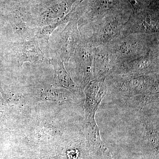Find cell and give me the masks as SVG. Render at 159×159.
Wrapping results in <instances>:
<instances>
[{
	"label": "cell",
	"mask_w": 159,
	"mask_h": 159,
	"mask_svg": "<svg viewBox=\"0 0 159 159\" xmlns=\"http://www.w3.org/2000/svg\"><path fill=\"white\" fill-rule=\"evenodd\" d=\"M107 93L125 99L159 92V73L143 75H111L105 79Z\"/></svg>",
	"instance_id": "obj_1"
},
{
	"label": "cell",
	"mask_w": 159,
	"mask_h": 159,
	"mask_svg": "<svg viewBox=\"0 0 159 159\" xmlns=\"http://www.w3.org/2000/svg\"><path fill=\"white\" fill-rule=\"evenodd\" d=\"M159 35L143 33L129 34L117 39L106 46L116 57L118 65L142 56L151 49L159 47Z\"/></svg>",
	"instance_id": "obj_2"
},
{
	"label": "cell",
	"mask_w": 159,
	"mask_h": 159,
	"mask_svg": "<svg viewBox=\"0 0 159 159\" xmlns=\"http://www.w3.org/2000/svg\"><path fill=\"white\" fill-rule=\"evenodd\" d=\"M128 19L122 13L107 16L89 25L92 34L86 39L94 48L107 46L123 36V29Z\"/></svg>",
	"instance_id": "obj_3"
},
{
	"label": "cell",
	"mask_w": 159,
	"mask_h": 159,
	"mask_svg": "<svg viewBox=\"0 0 159 159\" xmlns=\"http://www.w3.org/2000/svg\"><path fill=\"white\" fill-rule=\"evenodd\" d=\"M159 47L151 49L146 54L119 63L112 75H143L159 73Z\"/></svg>",
	"instance_id": "obj_4"
},
{
	"label": "cell",
	"mask_w": 159,
	"mask_h": 159,
	"mask_svg": "<svg viewBox=\"0 0 159 159\" xmlns=\"http://www.w3.org/2000/svg\"><path fill=\"white\" fill-rule=\"evenodd\" d=\"M158 9L149 7L130 15L123 30V36L135 33L159 34Z\"/></svg>",
	"instance_id": "obj_5"
},
{
	"label": "cell",
	"mask_w": 159,
	"mask_h": 159,
	"mask_svg": "<svg viewBox=\"0 0 159 159\" xmlns=\"http://www.w3.org/2000/svg\"><path fill=\"white\" fill-rule=\"evenodd\" d=\"M95 48L84 37L77 46L73 57L76 63L80 84L84 89L93 80V61Z\"/></svg>",
	"instance_id": "obj_6"
},
{
	"label": "cell",
	"mask_w": 159,
	"mask_h": 159,
	"mask_svg": "<svg viewBox=\"0 0 159 159\" xmlns=\"http://www.w3.org/2000/svg\"><path fill=\"white\" fill-rule=\"evenodd\" d=\"M78 26V18L74 17L69 22L61 34L58 55L66 68L81 41Z\"/></svg>",
	"instance_id": "obj_7"
},
{
	"label": "cell",
	"mask_w": 159,
	"mask_h": 159,
	"mask_svg": "<svg viewBox=\"0 0 159 159\" xmlns=\"http://www.w3.org/2000/svg\"><path fill=\"white\" fill-rule=\"evenodd\" d=\"M84 108L86 123L96 122L95 115L99 104L107 93L105 79L91 80L84 88Z\"/></svg>",
	"instance_id": "obj_8"
},
{
	"label": "cell",
	"mask_w": 159,
	"mask_h": 159,
	"mask_svg": "<svg viewBox=\"0 0 159 159\" xmlns=\"http://www.w3.org/2000/svg\"><path fill=\"white\" fill-rule=\"evenodd\" d=\"M124 6L123 0H93L87 9L83 25H89L107 16L122 13Z\"/></svg>",
	"instance_id": "obj_9"
},
{
	"label": "cell",
	"mask_w": 159,
	"mask_h": 159,
	"mask_svg": "<svg viewBox=\"0 0 159 159\" xmlns=\"http://www.w3.org/2000/svg\"><path fill=\"white\" fill-rule=\"evenodd\" d=\"M117 65L116 57L106 46L95 48L93 80L105 79L112 75Z\"/></svg>",
	"instance_id": "obj_10"
},
{
	"label": "cell",
	"mask_w": 159,
	"mask_h": 159,
	"mask_svg": "<svg viewBox=\"0 0 159 159\" xmlns=\"http://www.w3.org/2000/svg\"><path fill=\"white\" fill-rule=\"evenodd\" d=\"M49 61L54 68V86L66 89L76 95L81 94V89L73 81L59 56L52 57Z\"/></svg>",
	"instance_id": "obj_11"
},
{
	"label": "cell",
	"mask_w": 159,
	"mask_h": 159,
	"mask_svg": "<svg viewBox=\"0 0 159 159\" xmlns=\"http://www.w3.org/2000/svg\"><path fill=\"white\" fill-rule=\"evenodd\" d=\"M20 66L25 62L39 64L43 62L45 57L43 53L35 39L24 42L19 47L16 54Z\"/></svg>",
	"instance_id": "obj_12"
},
{
	"label": "cell",
	"mask_w": 159,
	"mask_h": 159,
	"mask_svg": "<svg viewBox=\"0 0 159 159\" xmlns=\"http://www.w3.org/2000/svg\"><path fill=\"white\" fill-rule=\"evenodd\" d=\"M158 116L155 118L149 114H145L143 117V140L154 152L158 153L159 149Z\"/></svg>",
	"instance_id": "obj_13"
},
{
	"label": "cell",
	"mask_w": 159,
	"mask_h": 159,
	"mask_svg": "<svg viewBox=\"0 0 159 159\" xmlns=\"http://www.w3.org/2000/svg\"><path fill=\"white\" fill-rule=\"evenodd\" d=\"M159 94H143L125 99V104L134 109L141 110L145 106L155 102H159Z\"/></svg>",
	"instance_id": "obj_14"
},
{
	"label": "cell",
	"mask_w": 159,
	"mask_h": 159,
	"mask_svg": "<svg viewBox=\"0 0 159 159\" xmlns=\"http://www.w3.org/2000/svg\"><path fill=\"white\" fill-rule=\"evenodd\" d=\"M76 7V6H75L73 8V10H71L68 14L66 15L65 16L61 18L60 19L55 20L52 22L50 25L38 29L36 32V37L38 38L49 39L50 35L56 28L63 24L68 23L74 17V11Z\"/></svg>",
	"instance_id": "obj_15"
}]
</instances>
